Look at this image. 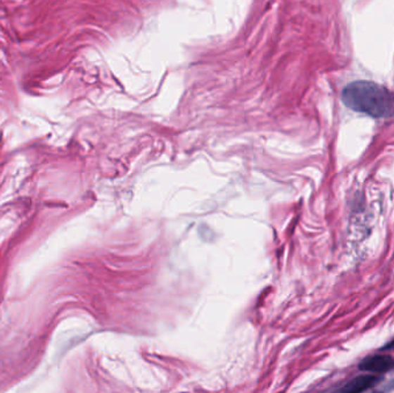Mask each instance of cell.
<instances>
[{
  "instance_id": "obj_3",
  "label": "cell",
  "mask_w": 394,
  "mask_h": 393,
  "mask_svg": "<svg viewBox=\"0 0 394 393\" xmlns=\"http://www.w3.org/2000/svg\"><path fill=\"white\" fill-rule=\"evenodd\" d=\"M381 378L377 376V374L362 375V376L355 378L348 383L345 384L339 391L346 393L362 392V391L369 390V389L375 387L376 384L381 382Z\"/></svg>"
},
{
  "instance_id": "obj_2",
  "label": "cell",
  "mask_w": 394,
  "mask_h": 393,
  "mask_svg": "<svg viewBox=\"0 0 394 393\" xmlns=\"http://www.w3.org/2000/svg\"><path fill=\"white\" fill-rule=\"evenodd\" d=\"M394 368V360L390 355H370L360 362L359 369L370 374H385Z\"/></svg>"
},
{
  "instance_id": "obj_1",
  "label": "cell",
  "mask_w": 394,
  "mask_h": 393,
  "mask_svg": "<svg viewBox=\"0 0 394 393\" xmlns=\"http://www.w3.org/2000/svg\"><path fill=\"white\" fill-rule=\"evenodd\" d=\"M341 101L347 108L375 119L394 116V94L390 89L368 80H359L343 89Z\"/></svg>"
},
{
  "instance_id": "obj_4",
  "label": "cell",
  "mask_w": 394,
  "mask_h": 393,
  "mask_svg": "<svg viewBox=\"0 0 394 393\" xmlns=\"http://www.w3.org/2000/svg\"><path fill=\"white\" fill-rule=\"evenodd\" d=\"M388 349H394V339H392L391 342H388L386 345L381 347V349H379V351H388Z\"/></svg>"
}]
</instances>
